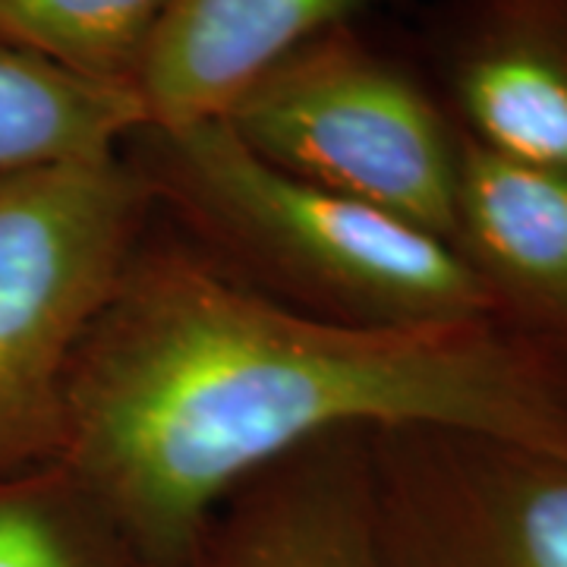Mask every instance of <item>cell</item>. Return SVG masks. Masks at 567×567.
<instances>
[{
	"mask_svg": "<svg viewBox=\"0 0 567 567\" xmlns=\"http://www.w3.org/2000/svg\"><path fill=\"white\" fill-rule=\"evenodd\" d=\"M435 425L567 457V357L502 319L360 328L227 278L155 218L70 379L58 466L158 567L246 476L347 429Z\"/></svg>",
	"mask_w": 567,
	"mask_h": 567,
	"instance_id": "cell-1",
	"label": "cell"
},
{
	"mask_svg": "<svg viewBox=\"0 0 567 567\" xmlns=\"http://www.w3.org/2000/svg\"><path fill=\"white\" fill-rule=\"evenodd\" d=\"M121 155L158 221L271 303L360 328L498 319L447 240L284 174L224 121L142 123Z\"/></svg>",
	"mask_w": 567,
	"mask_h": 567,
	"instance_id": "cell-2",
	"label": "cell"
},
{
	"mask_svg": "<svg viewBox=\"0 0 567 567\" xmlns=\"http://www.w3.org/2000/svg\"><path fill=\"white\" fill-rule=\"evenodd\" d=\"M218 121L262 162L451 244L464 130L413 35L369 20L303 41L246 85Z\"/></svg>",
	"mask_w": 567,
	"mask_h": 567,
	"instance_id": "cell-3",
	"label": "cell"
},
{
	"mask_svg": "<svg viewBox=\"0 0 567 567\" xmlns=\"http://www.w3.org/2000/svg\"><path fill=\"white\" fill-rule=\"evenodd\" d=\"M148 221L121 152L0 174V480L61 461L80 350Z\"/></svg>",
	"mask_w": 567,
	"mask_h": 567,
	"instance_id": "cell-4",
	"label": "cell"
},
{
	"mask_svg": "<svg viewBox=\"0 0 567 567\" xmlns=\"http://www.w3.org/2000/svg\"><path fill=\"white\" fill-rule=\"evenodd\" d=\"M388 567H567V457L492 435L369 429Z\"/></svg>",
	"mask_w": 567,
	"mask_h": 567,
	"instance_id": "cell-5",
	"label": "cell"
},
{
	"mask_svg": "<svg viewBox=\"0 0 567 567\" xmlns=\"http://www.w3.org/2000/svg\"><path fill=\"white\" fill-rule=\"evenodd\" d=\"M410 35L470 140L567 174V0H432Z\"/></svg>",
	"mask_w": 567,
	"mask_h": 567,
	"instance_id": "cell-6",
	"label": "cell"
},
{
	"mask_svg": "<svg viewBox=\"0 0 567 567\" xmlns=\"http://www.w3.org/2000/svg\"><path fill=\"white\" fill-rule=\"evenodd\" d=\"M215 567H388L369 429L312 439L246 476L212 514Z\"/></svg>",
	"mask_w": 567,
	"mask_h": 567,
	"instance_id": "cell-7",
	"label": "cell"
},
{
	"mask_svg": "<svg viewBox=\"0 0 567 567\" xmlns=\"http://www.w3.org/2000/svg\"><path fill=\"white\" fill-rule=\"evenodd\" d=\"M451 246L486 284L502 322L567 357V174L464 133Z\"/></svg>",
	"mask_w": 567,
	"mask_h": 567,
	"instance_id": "cell-8",
	"label": "cell"
},
{
	"mask_svg": "<svg viewBox=\"0 0 567 567\" xmlns=\"http://www.w3.org/2000/svg\"><path fill=\"white\" fill-rule=\"evenodd\" d=\"M388 3L394 0H174L133 82L145 123L218 121L284 54Z\"/></svg>",
	"mask_w": 567,
	"mask_h": 567,
	"instance_id": "cell-9",
	"label": "cell"
},
{
	"mask_svg": "<svg viewBox=\"0 0 567 567\" xmlns=\"http://www.w3.org/2000/svg\"><path fill=\"white\" fill-rule=\"evenodd\" d=\"M142 123L133 89L82 80L0 39V174L117 155Z\"/></svg>",
	"mask_w": 567,
	"mask_h": 567,
	"instance_id": "cell-10",
	"label": "cell"
},
{
	"mask_svg": "<svg viewBox=\"0 0 567 567\" xmlns=\"http://www.w3.org/2000/svg\"><path fill=\"white\" fill-rule=\"evenodd\" d=\"M171 3L174 0H0V39L82 80L133 89L142 54Z\"/></svg>",
	"mask_w": 567,
	"mask_h": 567,
	"instance_id": "cell-11",
	"label": "cell"
},
{
	"mask_svg": "<svg viewBox=\"0 0 567 567\" xmlns=\"http://www.w3.org/2000/svg\"><path fill=\"white\" fill-rule=\"evenodd\" d=\"M107 524L63 466L0 480V567H99L95 533Z\"/></svg>",
	"mask_w": 567,
	"mask_h": 567,
	"instance_id": "cell-12",
	"label": "cell"
}]
</instances>
